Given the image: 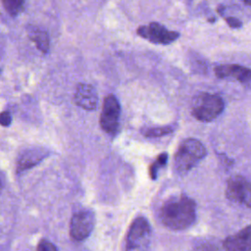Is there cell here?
<instances>
[{"mask_svg": "<svg viewBox=\"0 0 251 251\" xmlns=\"http://www.w3.org/2000/svg\"><path fill=\"white\" fill-rule=\"evenodd\" d=\"M226 197L238 203H243L251 209V182L241 176H231L226 185Z\"/></svg>", "mask_w": 251, "mask_h": 251, "instance_id": "ba28073f", "label": "cell"}, {"mask_svg": "<svg viewBox=\"0 0 251 251\" xmlns=\"http://www.w3.org/2000/svg\"><path fill=\"white\" fill-rule=\"evenodd\" d=\"M226 22L227 23V25L232 27V28H237L239 26H241V22L236 19V18H233V17H228V18H226Z\"/></svg>", "mask_w": 251, "mask_h": 251, "instance_id": "d6986e66", "label": "cell"}, {"mask_svg": "<svg viewBox=\"0 0 251 251\" xmlns=\"http://www.w3.org/2000/svg\"><path fill=\"white\" fill-rule=\"evenodd\" d=\"M206 148L201 141L194 138L184 139L175 155V168L184 174L197 165L206 155Z\"/></svg>", "mask_w": 251, "mask_h": 251, "instance_id": "7a4b0ae2", "label": "cell"}, {"mask_svg": "<svg viewBox=\"0 0 251 251\" xmlns=\"http://www.w3.org/2000/svg\"><path fill=\"white\" fill-rule=\"evenodd\" d=\"M151 238V227L143 217L136 218L130 225L126 237V249L137 250L148 246Z\"/></svg>", "mask_w": 251, "mask_h": 251, "instance_id": "277c9868", "label": "cell"}, {"mask_svg": "<svg viewBox=\"0 0 251 251\" xmlns=\"http://www.w3.org/2000/svg\"><path fill=\"white\" fill-rule=\"evenodd\" d=\"M244 1V3L245 4H247V5H251V0H243Z\"/></svg>", "mask_w": 251, "mask_h": 251, "instance_id": "ffe728a7", "label": "cell"}, {"mask_svg": "<svg viewBox=\"0 0 251 251\" xmlns=\"http://www.w3.org/2000/svg\"><path fill=\"white\" fill-rule=\"evenodd\" d=\"M0 191H1V181H0Z\"/></svg>", "mask_w": 251, "mask_h": 251, "instance_id": "44dd1931", "label": "cell"}, {"mask_svg": "<svg viewBox=\"0 0 251 251\" xmlns=\"http://www.w3.org/2000/svg\"><path fill=\"white\" fill-rule=\"evenodd\" d=\"M175 125H170L166 126H159V127H146L143 128L142 134L146 137H160L167 134L172 133L175 130Z\"/></svg>", "mask_w": 251, "mask_h": 251, "instance_id": "5bb4252c", "label": "cell"}, {"mask_svg": "<svg viewBox=\"0 0 251 251\" xmlns=\"http://www.w3.org/2000/svg\"><path fill=\"white\" fill-rule=\"evenodd\" d=\"M167 161H168V155H167V153H162V154H160V155L157 157V159L152 163V165H151L150 168H149V175H150V177H151L152 179H156L157 174H158L159 170L167 164Z\"/></svg>", "mask_w": 251, "mask_h": 251, "instance_id": "2e32d148", "label": "cell"}, {"mask_svg": "<svg viewBox=\"0 0 251 251\" xmlns=\"http://www.w3.org/2000/svg\"><path fill=\"white\" fill-rule=\"evenodd\" d=\"M196 218L195 202L178 195L166 201L160 210V219L164 226L172 229H184L190 226Z\"/></svg>", "mask_w": 251, "mask_h": 251, "instance_id": "6da1fadb", "label": "cell"}, {"mask_svg": "<svg viewBox=\"0 0 251 251\" xmlns=\"http://www.w3.org/2000/svg\"><path fill=\"white\" fill-rule=\"evenodd\" d=\"M25 1V0H2V3L8 14L17 16L22 12Z\"/></svg>", "mask_w": 251, "mask_h": 251, "instance_id": "9a60e30c", "label": "cell"}, {"mask_svg": "<svg viewBox=\"0 0 251 251\" xmlns=\"http://www.w3.org/2000/svg\"><path fill=\"white\" fill-rule=\"evenodd\" d=\"M46 152L41 149H32L25 152L20 158L18 163V173L27 170L36 164H38L43 158H45Z\"/></svg>", "mask_w": 251, "mask_h": 251, "instance_id": "7c38bea8", "label": "cell"}, {"mask_svg": "<svg viewBox=\"0 0 251 251\" xmlns=\"http://www.w3.org/2000/svg\"><path fill=\"white\" fill-rule=\"evenodd\" d=\"M224 107V100L220 95L200 93L193 99L191 113L200 122H211L222 114Z\"/></svg>", "mask_w": 251, "mask_h": 251, "instance_id": "3957f363", "label": "cell"}, {"mask_svg": "<svg viewBox=\"0 0 251 251\" xmlns=\"http://www.w3.org/2000/svg\"><path fill=\"white\" fill-rule=\"evenodd\" d=\"M224 248L230 251L251 250V225L224 240Z\"/></svg>", "mask_w": 251, "mask_h": 251, "instance_id": "30bf717a", "label": "cell"}, {"mask_svg": "<svg viewBox=\"0 0 251 251\" xmlns=\"http://www.w3.org/2000/svg\"><path fill=\"white\" fill-rule=\"evenodd\" d=\"M12 122V118L9 112L4 111L0 114V125L3 126H8Z\"/></svg>", "mask_w": 251, "mask_h": 251, "instance_id": "ac0fdd59", "label": "cell"}, {"mask_svg": "<svg viewBox=\"0 0 251 251\" xmlns=\"http://www.w3.org/2000/svg\"><path fill=\"white\" fill-rule=\"evenodd\" d=\"M95 224L94 214L90 210H82L76 212L72 220L70 225V233L71 236L76 240H84L91 233Z\"/></svg>", "mask_w": 251, "mask_h": 251, "instance_id": "52a82bcc", "label": "cell"}, {"mask_svg": "<svg viewBox=\"0 0 251 251\" xmlns=\"http://www.w3.org/2000/svg\"><path fill=\"white\" fill-rule=\"evenodd\" d=\"M136 32L139 36L152 43L164 45L174 42L179 36L178 32L170 30L159 23H150L146 25H140Z\"/></svg>", "mask_w": 251, "mask_h": 251, "instance_id": "8992f818", "label": "cell"}, {"mask_svg": "<svg viewBox=\"0 0 251 251\" xmlns=\"http://www.w3.org/2000/svg\"><path fill=\"white\" fill-rule=\"evenodd\" d=\"M215 74L220 78H232L242 83L251 82V69L235 65H220L215 68Z\"/></svg>", "mask_w": 251, "mask_h": 251, "instance_id": "9c48e42d", "label": "cell"}, {"mask_svg": "<svg viewBox=\"0 0 251 251\" xmlns=\"http://www.w3.org/2000/svg\"><path fill=\"white\" fill-rule=\"evenodd\" d=\"M121 106L113 94L105 97L102 112L100 115V126L108 134L114 135L117 133L120 126Z\"/></svg>", "mask_w": 251, "mask_h": 251, "instance_id": "5b68a950", "label": "cell"}, {"mask_svg": "<svg viewBox=\"0 0 251 251\" xmlns=\"http://www.w3.org/2000/svg\"><path fill=\"white\" fill-rule=\"evenodd\" d=\"M37 250L39 251H49V250H57V247L54 246L50 241L46 240V239H42L40 240V242L37 245Z\"/></svg>", "mask_w": 251, "mask_h": 251, "instance_id": "e0dca14e", "label": "cell"}, {"mask_svg": "<svg viewBox=\"0 0 251 251\" xmlns=\"http://www.w3.org/2000/svg\"><path fill=\"white\" fill-rule=\"evenodd\" d=\"M27 34L28 37L30 38V40L32 42H34V44L36 45V47L43 53H47L49 50V38L48 35L45 31L36 28V27H29L27 29Z\"/></svg>", "mask_w": 251, "mask_h": 251, "instance_id": "4fadbf2b", "label": "cell"}, {"mask_svg": "<svg viewBox=\"0 0 251 251\" xmlns=\"http://www.w3.org/2000/svg\"><path fill=\"white\" fill-rule=\"evenodd\" d=\"M75 101L76 105L83 108L84 110H95L98 102L97 92L92 85L86 83H79L77 84L75 93Z\"/></svg>", "mask_w": 251, "mask_h": 251, "instance_id": "8fae6325", "label": "cell"}]
</instances>
